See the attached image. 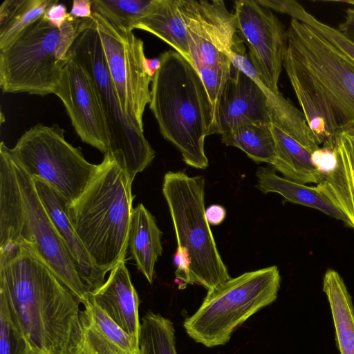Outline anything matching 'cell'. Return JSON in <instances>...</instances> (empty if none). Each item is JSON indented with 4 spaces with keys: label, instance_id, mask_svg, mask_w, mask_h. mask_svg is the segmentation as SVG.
<instances>
[{
    "label": "cell",
    "instance_id": "83f0119b",
    "mask_svg": "<svg viewBox=\"0 0 354 354\" xmlns=\"http://www.w3.org/2000/svg\"><path fill=\"white\" fill-rule=\"evenodd\" d=\"M55 0H5L0 6V50L41 18Z\"/></svg>",
    "mask_w": 354,
    "mask_h": 354
},
{
    "label": "cell",
    "instance_id": "7402d4cb",
    "mask_svg": "<svg viewBox=\"0 0 354 354\" xmlns=\"http://www.w3.org/2000/svg\"><path fill=\"white\" fill-rule=\"evenodd\" d=\"M155 218L142 204L133 209L129 248L139 271L151 283L155 264L162 253L161 236Z\"/></svg>",
    "mask_w": 354,
    "mask_h": 354
},
{
    "label": "cell",
    "instance_id": "484cf974",
    "mask_svg": "<svg viewBox=\"0 0 354 354\" xmlns=\"http://www.w3.org/2000/svg\"><path fill=\"white\" fill-rule=\"evenodd\" d=\"M277 149V158L271 167L284 178L302 183L318 184L323 172L316 165L313 155L302 145L270 124Z\"/></svg>",
    "mask_w": 354,
    "mask_h": 354
},
{
    "label": "cell",
    "instance_id": "60d3db41",
    "mask_svg": "<svg viewBox=\"0 0 354 354\" xmlns=\"http://www.w3.org/2000/svg\"><path fill=\"white\" fill-rule=\"evenodd\" d=\"M134 354H140V353H134Z\"/></svg>",
    "mask_w": 354,
    "mask_h": 354
},
{
    "label": "cell",
    "instance_id": "3957f363",
    "mask_svg": "<svg viewBox=\"0 0 354 354\" xmlns=\"http://www.w3.org/2000/svg\"><path fill=\"white\" fill-rule=\"evenodd\" d=\"M153 77L149 108L162 136L181 153L183 161L206 169L205 139L209 135L211 106L194 66L175 50L160 55Z\"/></svg>",
    "mask_w": 354,
    "mask_h": 354
},
{
    "label": "cell",
    "instance_id": "ac0fdd59",
    "mask_svg": "<svg viewBox=\"0 0 354 354\" xmlns=\"http://www.w3.org/2000/svg\"><path fill=\"white\" fill-rule=\"evenodd\" d=\"M326 148L333 152V165L316 187L345 216L346 226L354 229V130L341 131Z\"/></svg>",
    "mask_w": 354,
    "mask_h": 354
},
{
    "label": "cell",
    "instance_id": "f546056e",
    "mask_svg": "<svg viewBox=\"0 0 354 354\" xmlns=\"http://www.w3.org/2000/svg\"><path fill=\"white\" fill-rule=\"evenodd\" d=\"M140 354H178L172 322L152 312L142 319L139 338Z\"/></svg>",
    "mask_w": 354,
    "mask_h": 354
},
{
    "label": "cell",
    "instance_id": "8fae6325",
    "mask_svg": "<svg viewBox=\"0 0 354 354\" xmlns=\"http://www.w3.org/2000/svg\"><path fill=\"white\" fill-rule=\"evenodd\" d=\"M13 164L24 202V241L31 245L39 258L84 304L88 299V292L39 198L32 179L21 167L14 162Z\"/></svg>",
    "mask_w": 354,
    "mask_h": 354
},
{
    "label": "cell",
    "instance_id": "4fadbf2b",
    "mask_svg": "<svg viewBox=\"0 0 354 354\" xmlns=\"http://www.w3.org/2000/svg\"><path fill=\"white\" fill-rule=\"evenodd\" d=\"M69 57L53 94L63 102L81 140L105 156L109 151L108 131L93 82L70 54Z\"/></svg>",
    "mask_w": 354,
    "mask_h": 354
},
{
    "label": "cell",
    "instance_id": "4dcf8cb0",
    "mask_svg": "<svg viewBox=\"0 0 354 354\" xmlns=\"http://www.w3.org/2000/svg\"><path fill=\"white\" fill-rule=\"evenodd\" d=\"M156 0H91L92 11L129 31L152 9Z\"/></svg>",
    "mask_w": 354,
    "mask_h": 354
},
{
    "label": "cell",
    "instance_id": "d6a6232c",
    "mask_svg": "<svg viewBox=\"0 0 354 354\" xmlns=\"http://www.w3.org/2000/svg\"><path fill=\"white\" fill-rule=\"evenodd\" d=\"M0 354H32L24 333L14 321L5 299L0 297Z\"/></svg>",
    "mask_w": 354,
    "mask_h": 354
},
{
    "label": "cell",
    "instance_id": "5bb4252c",
    "mask_svg": "<svg viewBox=\"0 0 354 354\" xmlns=\"http://www.w3.org/2000/svg\"><path fill=\"white\" fill-rule=\"evenodd\" d=\"M252 123L272 124L267 99L251 77L232 65L219 104L220 134Z\"/></svg>",
    "mask_w": 354,
    "mask_h": 354
},
{
    "label": "cell",
    "instance_id": "30bf717a",
    "mask_svg": "<svg viewBox=\"0 0 354 354\" xmlns=\"http://www.w3.org/2000/svg\"><path fill=\"white\" fill-rule=\"evenodd\" d=\"M92 16L122 109L144 131L143 114L151 100L153 80L145 70L144 43L133 31L113 24L100 14L93 12Z\"/></svg>",
    "mask_w": 354,
    "mask_h": 354
},
{
    "label": "cell",
    "instance_id": "44dd1931",
    "mask_svg": "<svg viewBox=\"0 0 354 354\" xmlns=\"http://www.w3.org/2000/svg\"><path fill=\"white\" fill-rule=\"evenodd\" d=\"M23 198L14 164L0 145V252L10 250L24 242Z\"/></svg>",
    "mask_w": 354,
    "mask_h": 354
},
{
    "label": "cell",
    "instance_id": "d4e9b609",
    "mask_svg": "<svg viewBox=\"0 0 354 354\" xmlns=\"http://www.w3.org/2000/svg\"><path fill=\"white\" fill-rule=\"evenodd\" d=\"M322 290L329 303L339 353L354 354V305L343 278L336 270L328 269Z\"/></svg>",
    "mask_w": 354,
    "mask_h": 354
},
{
    "label": "cell",
    "instance_id": "1f68e13d",
    "mask_svg": "<svg viewBox=\"0 0 354 354\" xmlns=\"http://www.w3.org/2000/svg\"><path fill=\"white\" fill-rule=\"evenodd\" d=\"M232 66V62H228L214 66L201 67L196 70L207 93L211 106L209 135L220 134L219 104L225 84L231 75Z\"/></svg>",
    "mask_w": 354,
    "mask_h": 354
},
{
    "label": "cell",
    "instance_id": "8992f818",
    "mask_svg": "<svg viewBox=\"0 0 354 354\" xmlns=\"http://www.w3.org/2000/svg\"><path fill=\"white\" fill-rule=\"evenodd\" d=\"M70 55L90 75L106 122V154L133 182L155 157V151L137 124L123 111L113 84L95 21L91 16L80 19ZM106 156V155H105Z\"/></svg>",
    "mask_w": 354,
    "mask_h": 354
},
{
    "label": "cell",
    "instance_id": "52a82bcc",
    "mask_svg": "<svg viewBox=\"0 0 354 354\" xmlns=\"http://www.w3.org/2000/svg\"><path fill=\"white\" fill-rule=\"evenodd\" d=\"M80 19L68 20L61 28L43 16L0 50V87L4 93H53L68 62L69 49Z\"/></svg>",
    "mask_w": 354,
    "mask_h": 354
},
{
    "label": "cell",
    "instance_id": "7c38bea8",
    "mask_svg": "<svg viewBox=\"0 0 354 354\" xmlns=\"http://www.w3.org/2000/svg\"><path fill=\"white\" fill-rule=\"evenodd\" d=\"M239 33L249 48V59L267 85L279 91L278 82L288 35L283 24L270 10L254 0L234 3Z\"/></svg>",
    "mask_w": 354,
    "mask_h": 354
},
{
    "label": "cell",
    "instance_id": "6da1fadb",
    "mask_svg": "<svg viewBox=\"0 0 354 354\" xmlns=\"http://www.w3.org/2000/svg\"><path fill=\"white\" fill-rule=\"evenodd\" d=\"M0 297L32 354H71L82 302L28 243L0 252Z\"/></svg>",
    "mask_w": 354,
    "mask_h": 354
},
{
    "label": "cell",
    "instance_id": "e0dca14e",
    "mask_svg": "<svg viewBox=\"0 0 354 354\" xmlns=\"http://www.w3.org/2000/svg\"><path fill=\"white\" fill-rule=\"evenodd\" d=\"M88 298L122 328L139 348V299L124 261L115 266L104 284L89 292Z\"/></svg>",
    "mask_w": 354,
    "mask_h": 354
},
{
    "label": "cell",
    "instance_id": "5b68a950",
    "mask_svg": "<svg viewBox=\"0 0 354 354\" xmlns=\"http://www.w3.org/2000/svg\"><path fill=\"white\" fill-rule=\"evenodd\" d=\"M205 187L203 176L168 171L164 176L162 193L178 245L174 261L179 289L196 284L209 291L231 278L205 216Z\"/></svg>",
    "mask_w": 354,
    "mask_h": 354
},
{
    "label": "cell",
    "instance_id": "e575fe53",
    "mask_svg": "<svg viewBox=\"0 0 354 354\" xmlns=\"http://www.w3.org/2000/svg\"><path fill=\"white\" fill-rule=\"evenodd\" d=\"M43 17L51 25L61 28L68 20H74L67 12L66 7L57 0L51 4L46 10Z\"/></svg>",
    "mask_w": 354,
    "mask_h": 354
},
{
    "label": "cell",
    "instance_id": "d6986e66",
    "mask_svg": "<svg viewBox=\"0 0 354 354\" xmlns=\"http://www.w3.org/2000/svg\"><path fill=\"white\" fill-rule=\"evenodd\" d=\"M80 327L71 354H134L140 348L88 298L83 304Z\"/></svg>",
    "mask_w": 354,
    "mask_h": 354
},
{
    "label": "cell",
    "instance_id": "cb8c5ba5",
    "mask_svg": "<svg viewBox=\"0 0 354 354\" xmlns=\"http://www.w3.org/2000/svg\"><path fill=\"white\" fill-rule=\"evenodd\" d=\"M134 29L156 35L190 62L189 32L180 11L179 0H156Z\"/></svg>",
    "mask_w": 354,
    "mask_h": 354
},
{
    "label": "cell",
    "instance_id": "4316f807",
    "mask_svg": "<svg viewBox=\"0 0 354 354\" xmlns=\"http://www.w3.org/2000/svg\"><path fill=\"white\" fill-rule=\"evenodd\" d=\"M221 136L225 145L240 149L255 162L274 165L277 149L270 124H245Z\"/></svg>",
    "mask_w": 354,
    "mask_h": 354
},
{
    "label": "cell",
    "instance_id": "ffe728a7",
    "mask_svg": "<svg viewBox=\"0 0 354 354\" xmlns=\"http://www.w3.org/2000/svg\"><path fill=\"white\" fill-rule=\"evenodd\" d=\"M231 62L251 77L266 95L270 111L272 124L293 138L306 149L313 152L319 147L316 138L308 127L304 114L281 93L270 88L255 70L245 53L244 47L238 50Z\"/></svg>",
    "mask_w": 354,
    "mask_h": 354
},
{
    "label": "cell",
    "instance_id": "277c9868",
    "mask_svg": "<svg viewBox=\"0 0 354 354\" xmlns=\"http://www.w3.org/2000/svg\"><path fill=\"white\" fill-rule=\"evenodd\" d=\"M132 183L109 156L82 195L67 205L68 218L95 266L109 272L124 261L133 212Z\"/></svg>",
    "mask_w": 354,
    "mask_h": 354
},
{
    "label": "cell",
    "instance_id": "f35d334b",
    "mask_svg": "<svg viewBox=\"0 0 354 354\" xmlns=\"http://www.w3.org/2000/svg\"><path fill=\"white\" fill-rule=\"evenodd\" d=\"M160 66V60L159 57L145 59V70L147 73L151 77H153L156 71Z\"/></svg>",
    "mask_w": 354,
    "mask_h": 354
},
{
    "label": "cell",
    "instance_id": "7a4b0ae2",
    "mask_svg": "<svg viewBox=\"0 0 354 354\" xmlns=\"http://www.w3.org/2000/svg\"><path fill=\"white\" fill-rule=\"evenodd\" d=\"M283 65L318 145L354 130V66L315 30L291 19Z\"/></svg>",
    "mask_w": 354,
    "mask_h": 354
},
{
    "label": "cell",
    "instance_id": "8d00e7d4",
    "mask_svg": "<svg viewBox=\"0 0 354 354\" xmlns=\"http://www.w3.org/2000/svg\"><path fill=\"white\" fill-rule=\"evenodd\" d=\"M337 29L354 43V6L346 9L345 18Z\"/></svg>",
    "mask_w": 354,
    "mask_h": 354
},
{
    "label": "cell",
    "instance_id": "74e56055",
    "mask_svg": "<svg viewBox=\"0 0 354 354\" xmlns=\"http://www.w3.org/2000/svg\"><path fill=\"white\" fill-rule=\"evenodd\" d=\"M205 216L209 225H218L225 219V209L219 205H212L205 209Z\"/></svg>",
    "mask_w": 354,
    "mask_h": 354
},
{
    "label": "cell",
    "instance_id": "ab89813d",
    "mask_svg": "<svg viewBox=\"0 0 354 354\" xmlns=\"http://www.w3.org/2000/svg\"><path fill=\"white\" fill-rule=\"evenodd\" d=\"M335 2H339V3H346V4H348V5H351L352 6H354V0H346V1H335Z\"/></svg>",
    "mask_w": 354,
    "mask_h": 354
},
{
    "label": "cell",
    "instance_id": "836d02e7",
    "mask_svg": "<svg viewBox=\"0 0 354 354\" xmlns=\"http://www.w3.org/2000/svg\"><path fill=\"white\" fill-rule=\"evenodd\" d=\"M189 32V31H188ZM190 62L197 70L231 62L230 59L212 44L189 32Z\"/></svg>",
    "mask_w": 354,
    "mask_h": 354
},
{
    "label": "cell",
    "instance_id": "f1b7e54d",
    "mask_svg": "<svg viewBox=\"0 0 354 354\" xmlns=\"http://www.w3.org/2000/svg\"><path fill=\"white\" fill-rule=\"evenodd\" d=\"M265 6L269 9L287 14L292 19L310 26L344 59L354 66V43L337 28L321 21L295 1L266 0Z\"/></svg>",
    "mask_w": 354,
    "mask_h": 354
},
{
    "label": "cell",
    "instance_id": "d590c367",
    "mask_svg": "<svg viewBox=\"0 0 354 354\" xmlns=\"http://www.w3.org/2000/svg\"><path fill=\"white\" fill-rule=\"evenodd\" d=\"M92 13V1L90 0H74L69 12L74 20L89 18Z\"/></svg>",
    "mask_w": 354,
    "mask_h": 354
},
{
    "label": "cell",
    "instance_id": "603a6c76",
    "mask_svg": "<svg viewBox=\"0 0 354 354\" xmlns=\"http://www.w3.org/2000/svg\"><path fill=\"white\" fill-rule=\"evenodd\" d=\"M257 187L264 194H280L285 201L317 209L347 225L341 212L316 187L279 176L272 167H259L256 173Z\"/></svg>",
    "mask_w": 354,
    "mask_h": 354
},
{
    "label": "cell",
    "instance_id": "9a60e30c",
    "mask_svg": "<svg viewBox=\"0 0 354 354\" xmlns=\"http://www.w3.org/2000/svg\"><path fill=\"white\" fill-rule=\"evenodd\" d=\"M187 30L212 44L231 60L242 44L234 13L224 1L179 0Z\"/></svg>",
    "mask_w": 354,
    "mask_h": 354
},
{
    "label": "cell",
    "instance_id": "ba28073f",
    "mask_svg": "<svg viewBox=\"0 0 354 354\" xmlns=\"http://www.w3.org/2000/svg\"><path fill=\"white\" fill-rule=\"evenodd\" d=\"M281 275L276 266L245 272L207 291L183 326L195 342L212 348L226 344L234 331L277 297Z\"/></svg>",
    "mask_w": 354,
    "mask_h": 354
},
{
    "label": "cell",
    "instance_id": "9c48e42d",
    "mask_svg": "<svg viewBox=\"0 0 354 354\" xmlns=\"http://www.w3.org/2000/svg\"><path fill=\"white\" fill-rule=\"evenodd\" d=\"M6 150L30 178L44 180L67 205L82 195L100 167L88 162L80 148L68 143L64 130L57 124H35L25 131L13 148L6 146Z\"/></svg>",
    "mask_w": 354,
    "mask_h": 354
},
{
    "label": "cell",
    "instance_id": "2e32d148",
    "mask_svg": "<svg viewBox=\"0 0 354 354\" xmlns=\"http://www.w3.org/2000/svg\"><path fill=\"white\" fill-rule=\"evenodd\" d=\"M35 189L57 228L88 292L105 282L106 272L97 268L86 250L67 214V203L62 196L44 180L34 177Z\"/></svg>",
    "mask_w": 354,
    "mask_h": 354
}]
</instances>
